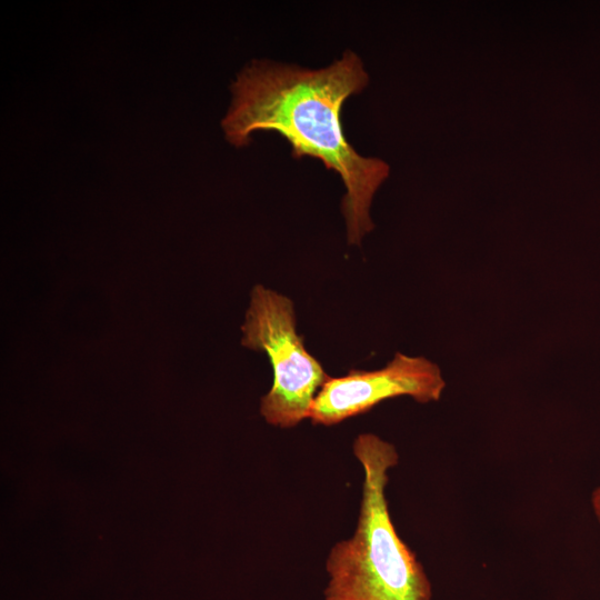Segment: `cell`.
<instances>
[{"label":"cell","instance_id":"cell-5","mask_svg":"<svg viewBox=\"0 0 600 600\" xmlns=\"http://www.w3.org/2000/svg\"><path fill=\"white\" fill-rule=\"evenodd\" d=\"M591 508L598 523L600 524V486L592 491Z\"/></svg>","mask_w":600,"mask_h":600},{"label":"cell","instance_id":"cell-1","mask_svg":"<svg viewBox=\"0 0 600 600\" xmlns=\"http://www.w3.org/2000/svg\"><path fill=\"white\" fill-rule=\"evenodd\" d=\"M368 82L351 50L320 69L256 60L232 83V103L222 120L226 138L236 147L246 146L252 132L274 131L291 144L293 157L319 159L337 172L346 187L341 209L348 242L357 246L374 227L371 202L389 176L387 162L359 154L343 131L341 108Z\"/></svg>","mask_w":600,"mask_h":600},{"label":"cell","instance_id":"cell-3","mask_svg":"<svg viewBox=\"0 0 600 600\" xmlns=\"http://www.w3.org/2000/svg\"><path fill=\"white\" fill-rule=\"evenodd\" d=\"M241 330L242 346L264 352L272 366L273 383L260 403L266 422L292 428L308 419L311 404L328 376L297 332L292 301L257 284L251 291Z\"/></svg>","mask_w":600,"mask_h":600},{"label":"cell","instance_id":"cell-4","mask_svg":"<svg viewBox=\"0 0 600 600\" xmlns=\"http://www.w3.org/2000/svg\"><path fill=\"white\" fill-rule=\"evenodd\" d=\"M446 388L439 366L424 357L397 352L383 368L351 369L330 378L318 391L308 419L333 426L364 413L384 400L408 396L420 403L438 401Z\"/></svg>","mask_w":600,"mask_h":600},{"label":"cell","instance_id":"cell-2","mask_svg":"<svg viewBox=\"0 0 600 600\" xmlns=\"http://www.w3.org/2000/svg\"><path fill=\"white\" fill-rule=\"evenodd\" d=\"M353 454L363 470L357 528L330 550L324 600H431L430 580L399 537L386 497L396 447L373 433L359 434Z\"/></svg>","mask_w":600,"mask_h":600}]
</instances>
